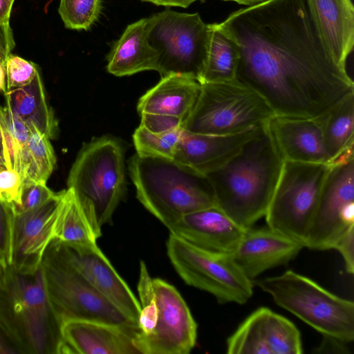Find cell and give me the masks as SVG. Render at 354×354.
Wrapping results in <instances>:
<instances>
[{"label":"cell","mask_w":354,"mask_h":354,"mask_svg":"<svg viewBox=\"0 0 354 354\" xmlns=\"http://www.w3.org/2000/svg\"><path fill=\"white\" fill-rule=\"evenodd\" d=\"M330 167L284 160L264 216L267 225L304 245Z\"/></svg>","instance_id":"cell-10"},{"label":"cell","mask_w":354,"mask_h":354,"mask_svg":"<svg viewBox=\"0 0 354 354\" xmlns=\"http://www.w3.org/2000/svg\"><path fill=\"white\" fill-rule=\"evenodd\" d=\"M6 77V67L0 64V92L3 93L7 91Z\"/></svg>","instance_id":"cell-47"},{"label":"cell","mask_w":354,"mask_h":354,"mask_svg":"<svg viewBox=\"0 0 354 354\" xmlns=\"http://www.w3.org/2000/svg\"><path fill=\"white\" fill-rule=\"evenodd\" d=\"M304 245L268 225L245 230L232 254L243 272L250 280L271 268L286 264L304 248Z\"/></svg>","instance_id":"cell-16"},{"label":"cell","mask_w":354,"mask_h":354,"mask_svg":"<svg viewBox=\"0 0 354 354\" xmlns=\"http://www.w3.org/2000/svg\"><path fill=\"white\" fill-rule=\"evenodd\" d=\"M268 124L240 150L207 173L216 205L248 228L264 217L283 165Z\"/></svg>","instance_id":"cell-2"},{"label":"cell","mask_w":354,"mask_h":354,"mask_svg":"<svg viewBox=\"0 0 354 354\" xmlns=\"http://www.w3.org/2000/svg\"><path fill=\"white\" fill-rule=\"evenodd\" d=\"M265 126L224 136L196 133L183 129L173 159L205 175L227 161Z\"/></svg>","instance_id":"cell-18"},{"label":"cell","mask_w":354,"mask_h":354,"mask_svg":"<svg viewBox=\"0 0 354 354\" xmlns=\"http://www.w3.org/2000/svg\"><path fill=\"white\" fill-rule=\"evenodd\" d=\"M51 243L99 292L138 324L139 301L97 243L68 245L55 240Z\"/></svg>","instance_id":"cell-14"},{"label":"cell","mask_w":354,"mask_h":354,"mask_svg":"<svg viewBox=\"0 0 354 354\" xmlns=\"http://www.w3.org/2000/svg\"><path fill=\"white\" fill-rule=\"evenodd\" d=\"M19 341L17 333L0 317V354L23 352Z\"/></svg>","instance_id":"cell-41"},{"label":"cell","mask_w":354,"mask_h":354,"mask_svg":"<svg viewBox=\"0 0 354 354\" xmlns=\"http://www.w3.org/2000/svg\"><path fill=\"white\" fill-rule=\"evenodd\" d=\"M263 291L280 307L320 333L345 343L354 339V303L292 270L258 279Z\"/></svg>","instance_id":"cell-5"},{"label":"cell","mask_w":354,"mask_h":354,"mask_svg":"<svg viewBox=\"0 0 354 354\" xmlns=\"http://www.w3.org/2000/svg\"><path fill=\"white\" fill-rule=\"evenodd\" d=\"M129 171L138 201L168 229L184 215L216 205L207 177L174 159L136 153Z\"/></svg>","instance_id":"cell-3"},{"label":"cell","mask_w":354,"mask_h":354,"mask_svg":"<svg viewBox=\"0 0 354 354\" xmlns=\"http://www.w3.org/2000/svg\"><path fill=\"white\" fill-rule=\"evenodd\" d=\"M2 134L0 128V155L2 156V151H3V143H2ZM3 158V157H2Z\"/></svg>","instance_id":"cell-50"},{"label":"cell","mask_w":354,"mask_h":354,"mask_svg":"<svg viewBox=\"0 0 354 354\" xmlns=\"http://www.w3.org/2000/svg\"><path fill=\"white\" fill-rule=\"evenodd\" d=\"M22 181L19 174L13 169L0 171V200L10 206L13 212L20 204Z\"/></svg>","instance_id":"cell-38"},{"label":"cell","mask_w":354,"mask_h":354,"mask_svg":"<svg viewBox=\"0 0 354 354\" xmlns=\"http://www.w3.org/2000/svg\"><path fill=\"white\" fill-rule=\"evenodd\" d=\"M55 192L46 183L35 181L22 183L20 192V204L14 213L34 209L49 200Z\"/></svg>","instance_id":"cell-36"},{"label":"cell","mask_w":354,"mask_h":354,"mask_svg":"<svg viewBox=\"0 0 354 354\" xmlns=\"http://www.w3.org/2000/svg\"><path fill=\"white\" fill-rule=\"evenodd\" d=\"M237 44L236 80L275 115L315 118L354 92L353 80L324 46L306 0H267L218 24Z\"/></svg>","instance_id":"cell-1"},{"label":"cell","mask_w":354,"mask_h":354,"mask_svg":"<svg viewBox=\"0 0 354 354\" xmlns=\"http://www.w3.org/2000/svg\"><path fill=\"white\" fill-rule=\"evenodd\" d=\"M6 168V167L4 160L2 158V156L0 155V171Z\"/></svg>","instance_id":"cell-49"},{"label":"cell","mask_w":354,"mask_h":354,"mask_svg":"<svg viewBox=\"0 0 354 354\" xmlns=\"http://www.w3.org/2000/svg\"><path fill=\"white\" fill-rule=\"evenodd\" d=\"M100 236L73 192L65 189L54 223L53 241L68 245H91L97 243Z\"/></svg>","instance_id":"cell-27"},{"label":"cell","mask_w":354,"mask_h":354,"mask_svg":"<svg viewBox=\"0 0 354 354\" xmlns=\"http://www.w3.org/2000/svg\"><path fill=\"white\" fill-rule=\"evenodd\" d=\"M182 129L183 128L156 133L140 125L133 135L136 154L140 156L173 159Z\"/></svg>","instance_id":"cell-31"},{"label":"cell","mask_w":354,"mask_h":354,"mask_svg":"<svg viewBox=\"0 0 354 354\" xmlns=\"http://www.w3.org/2000/svg\"><path fill=\"white\" fill-rule=\"evenodd\" d=\"M15 0H0V25L10 24V18Z\"/></svg>","instance_id":"cell-45"},{"label":"cell","mask_w":354,"mask_h":354,"mask_svg":"<svg viewBox=\"0 0 354 354\" xmlns=\"http://www.w3.org/2000/svg\"><path fill=\"white\" fill-rule=\"evenodd\" d=\"M330 165L304 244L311 250L333 249L354 227V158Z\"/></svg>","instance_id":"cell-11"},{"label":"cell","mask_w":354,"mask_h":354,"mask_svg":"<svg viewBox=\"0 0 354 354\" xmlns=\"http://www.w3.org/2000/svg\"><path fill=\"white\" fill-rule=\"evenodd\" d=\"M166 246L172 266L187 285L212 295L221 304H244L251 298L253 281L232 254L200 248L171 233Z\"/></svg>","instance_id":"cell-9"},{"label":"cell","mask_w":354,"mask_h":354,"mask_svg":"<svg viewBox=\"0 0 354 354\" xmlns=\"http://www.w3.org/2000/svg\"><path fill=\"white\" fill-rule=\"evenodd\" d=\"M30 127V136L27 147L35 172L37 182L46 183L55 164L56 157L50 139L39 131L32 124Z\"/></svg>","instance_id":"cell-33"},{"label":"cell","mask_w":354,"mask_h":354,"mask_svg":"<svg viewBox=\"0 0 354 354\" xmlns=\"http://www.w3.org/2000/svg\"><path fill=\"white\" fill-rule=\"evenodd\" d=\"M328 164L354 144V92L317 117Z\"/></svg>","instance_id":"cell-26"},{"label":"cell","mask_w":354,"mask_h":354,"mask_svg":"<svg viewBox=\"0 0 354 354\" xmlns=\"http://www.w3.org/2000/svg\"><path fill=\"white\" fill-rule=\"evenodd\" d=\"M8 269L9 268L5 266L0 259V291H1L5 287Z\"/></svg>","instance_id":"cell-46"},{"label":"cell","mask_w":354,"mask_h":354,"mask_svg":"<svg viewBox=\"0 0 354 354\" xmlns=\"http://www.w3.org/2000/svg\"><path fill=\"white\" fill-rule=\"evenodd\" d=\"M148 18L128 25L107 55V71L118 77L156 71L157 55L147 39Z\"/></svg>","instance_id":"cell-23"},{"label":"cell","mask_w":354,"mask_h":354,"mask_svg":"<svg viewBox=\"0 0 354 354\" xmlns=\"http://www.w3.org/2000/svg\"><path fill=\"white\" fill-rule=\"evenodd\" d=\"M53 314L66 319L102 322L138 332L129 319L99 292L50 243L41 263Z\"/></svg>","instance_id":"cell-7"},{"label":"cell","mask_w":354,"mask_h":354,"mask_svg":"<svg viewBox=\"0 0 354 354\" xmlns=\"http://www.w3.org/2000/svg\"><path fill=\"white\" fill-rule=\"evenodd\" d=\"M245 229L214 205L184 215L168 230L200 248L232 254Z\"/></svg>","instance_id":"cell-17"},{"label":"cell","mask_w":354,"mask_h":354,"mask_svg":"<svg viewBox=\"0 0 354 354\" xmlns=\"http://www.w3.org/2000/svg\"><path fill=\"white\" fill-rule=\"evenodd\" d=\"M2 157L6 168L16 170L21 181L32 180L34 169L27 147L30 127L6 105H0Z\"/></svg>","instance_id":"cell-25"},{"label":"cell","mask_w":354,"mask_h":354,"mask_svg":"<svg viewBox=\"0 0 354 354\" xmlns=\"http://www.w3.org/2000/svg\"><path fill=\"white\" fill-rule=\"evenodd\" d=\"M201 86V82L189 76L171 74L162 77L156 85L140 97L138 112L140 115H168L185 121L196 102Z\"/></svg>","instance_id":"cell-22"},{"label":"cell","mask_w":354,"mask_h":354,"mask_svg":"<svg viewBox=\"0 0 354 354\" xmlns=\"http://www.w3.org/2000/svg\"><path fill=\"white\" fill-rule=\"evenodd\" d=\"M65 189L34 209L14 213L12 261L10 268L22 275L35 273L53 241V226Z\"/></svg>","instance_id":"cell-15"},{"label":"cell","mask_w":354,"mask_h":354,"mask_svg":"<svg viewBox=\"0 0 354 354\" xmlns=\"http://www.w3.org/2000/svg\"><path fill=\"white\" fill-rule=\"evenodd\" d=\"M265 324L270 354L303 353L300 332L291 321L268 308Z\"/></svg>","instance_id":"cell-30"},{"label":"cell","mask_w":354,"mask_h":354,"mask_svg":"<svg viewBox=\"0 0 354 354\" xmlns=\"http://www.w3.org/2000/svg\"><path fill=\"white\" fill-rule=\"evenodd\" d=\"M6 106L28 125L32 124L50 140L58 135V122L48 104L39 71L28 85L8 90Z\"/></svg>","instance_id":"cell-24"},{"label":"cell","mask_w":354,"mask_h":354,"mask_svg":"<svg viewBox=\"0 0 354 354\" xmlns=\"http://www.w3.org/2000/svg\"><path fill=\"white\" fill-rule=\"evenodd\" d=\"M140 117V125L156 133H166L181 129L184 122L179 118L164 114L142 113Z\"/></svg>","instance_id":"cell-39"},{"label":"cell","mask_w":354,"mask_h":354,"mask_svg":"<svg viewBox=\"0 0 354 354\" xmlns=\"http://www.w3.org/2000/svg\"><path fill=\"white\" fill-rule=\"evenodd\" d=\"M15 47V41L11 26L10 24L0 25V64L6 66Z\"/></svg>","instance_id":"cell-42"},{"label":"cell","mask_w":354,"mask_h":354,"mask_svg":"<svg viewBox=\"0 0 354 354\" xmlns=\"http://www.w3.org/2000/svg\"><path fill=\"white\" fill-rule=\"evenodd\" d=\"M158 319L153 331L136 334L133 342L139 353L188 354L196 345L197 324L177 289L159 279H153Z\"/></svg>","instance_id":"cell-13"},{"label":"cell","mask_w":354,"mask_h":354,"mask_svg":"<svg viewBox=\"0 0 354 354\" xmlns=\"http://www.w3.org/2000/svg\"><path fill=\"white\" fill-rule=\"evenodd\" d=\"M124 147L115 138L102 136L83 145L67 178L96 232L111 222L126 192Z\"/></svg>","instance_id":"cell-4"},{"label":"cell","mask_w":354,"mask_h":354,"mask_svg":"<svg viewBox=\"0 0 354 354\" xmlns=\"http://www.w3.org/2000/svg\"><path fill=\"white\" fill-rule=\"evenodd\" d=\"M267 308L253 311L227 338L228 354H270L265 324Z\"/></svg>","instance_id":"cell-29"},{"label":"cell","mask_w":354,"mask_h":354,"mask_svg":"<svg viewBox=\"0 0 354 354\" xmlns=\"http://www.w3.org/2000/svg\"><path fill=\"white\" fill-rule=\"evenodd\" d=\"M235 1L239 4L249 6H252L259 3H261L267 0H223Z\"/></svg>","instance_id":"cell-48"},{"label":"cell","mask_w":354,"mask_h":354,"mask_svg":"<svg viewBox=\"0 0 354 354\" xmlns=\"http://www.w3.org/2000/svg\"><path fill=\"white\" fill-rule=\"evenodd\" d=\"M240 51L235 41L218 24H209L207 55L202 82L236 80Z\"/></svg>","instance_id":"cell-28"},{"label":"cell","mask_w":354,"mask_h":354,"mask_svg":"<svg viewBox=\"0 0 354 354\" xmlns=\"http://www.w3.org/2000/svg\"><path fill=\"white\" fill-rule=\"evenodd\" d=\"M343 258L348 274L354 272V227H351L336 243L334 248Z\"/></svg>","instance_id":"cell-40"},{"label":"cell","mask_w":354,"mask_h":354,"mask_svg":"<svg viewBox=\"0 0 354 354\" xmlns=\"http://www.w3.org/2000/svg\"><path fill=\"white\" fill-rule=\"evenodd\" d=\"M151 3L156 6H162L165 7H181L187 8L195 1H199L204 2L205 0H141Z\"/></svg>","instance_id":"cell-44"},{"label":"cell","mask_w":354,"mask_h":354,"mask_svg":"<svg viewBox=\"0 0 354 354\" xmlns=\"http://www.w3.org/2000/svg\"><path fill=\"white\" fill-rule=\"evenodd\" d=\"M138 292L141 310L138 322L137 334L147 335L150 334L156 326L158 311L153 278L150 276L147 266L142 261L140 264Z\"/></svg>","instance_id":"cell-34"},{"label":"cell","mask_w":354,"mask_h":354,"mask_svg":"<svg viewBox=\"0 0 354 354\" xmlns=\"http://www.w3.org/2000/svg\"><path fill=\"white\" fill-rule=\"evenodd\" d=\"M275 115L264 98L237 80L202 82L183 129L208 135H232L267 125Z\"/></svg>","instance_id":"cell-6"},{"label":"cell","mask_w":354,"mask_h":354,"mask_svg":"<svg viewBox=\"0 0 354 354\" xmlns=\"http://www.w3.org/2000/svg\"><path fill=\"white\" fill-rule=\"evenodd\" d=\"M3 290H6L15 319L22 330L28 348L35 353H55L62 342L53 332V324L59 326L50 305L41 266L30 275H22L8 269Z\"/></svg>","instance_id":"cell-12"},{"label":"cell","mask_w":354,"mask_h":354,"mask_svg":"<svg viewBox=\"0 0 354 354\" xmlns=\"http://www.w3.org/2000/svg\"><path fill=\"white\" fill-rule=\"evenodd\" d=\"M62 339L71 353H139L133 337L136 333L98 322L66 319L59 326Z\"/></svg>","instance_id":"cell-20"},{"label":"cell","mask_w":354,"mask_h":354,"mask_svg":"<svg viewBox=\"0 0 354 354\" xmlns=\"http://www.w3.org/2000/svg\"><path fill=\"white\" fill-rule=\"evenodd\" d=\"M14 212L0 200V259L8 268L12 261V234Z\"/></svg>","instance_id":"cell-37"},{"label":"cell","mask_w":354,"mask_h":354,"mask_svg":"<svg viewBox=\"0 0 354 354\" xmlns=\"http://www.w3.org/2000/svg\"><path fill=\"white\" fill-rule=\"evenodd\" d=\"M346 343L328 336H324V339L317 348L319 352L344 353Z\"/></svg>","instance_id":"cell-43"},{"label":"cell","mask_w":354,"mask_h":354,"mask_svg":"<svg viewBox=\"0 0 354 354\" xmlns=\"http://www.w3.org/2000/svg\"><path fill=\"white\" fill-rule=\"evenodd\" d=\"M268 128L283 160L328 164L317 118L275 115Z\"/></svg>","instance_id":"cell-19"},{"label":"cell","mask_w":354,"mask_h":354,"mask_svg":"<svg viewBox=\"0 0 354 354\" xmlns=\"http://www.w3.org/2000/svg\"><path fill=\"white\" fill-rule=\"evenodd\" d=\"M209 38V24L198 12L166 8L148 17V43L156 53L161 77L180 74L201 83Z\"/></svg>","instance_id":"cell-8"},{"label":"cell","mask_w":354,"mask_h":354,"mask_svg":"<svg viewBox=\"0 0 354 354\" xmlns=\"http://www.w3.org/2000/svg\"><path fill=\"white\" fill-rule=\"evenodd\" d=\"M7 91L28 85L39 71L35 63L11 54L6 63Z\"/></svg>","instance_id":"cell-35"},{"label":"cell","mask_w":354,"mask_h":354,"mask_svg":"<svg viewBox=\"0 0 354 354\" xmlns=\"http://www.w3.org/2000/svg\"><path fill=\"white\" fill-rule=\"evenodd\" d=\"M319 37L335 62L346 68L354 44V8L351 0H306Z\"/></svg>","instance_id":"cell-21"},{"label":"cell","mask_w":354,"mask_h":354,"mask_svg":"<svg viewBox=\"0 0 354 354\" xmlns=\"http://www.w3.org/2000/svg\"><path fill=\"white\" fill-rule=\"evenodd\" d=\"M102 0H60L58 12L65 28L89 30L101 14Z\"/></svg>","instance_id":"cell-32"}]
</instances>
